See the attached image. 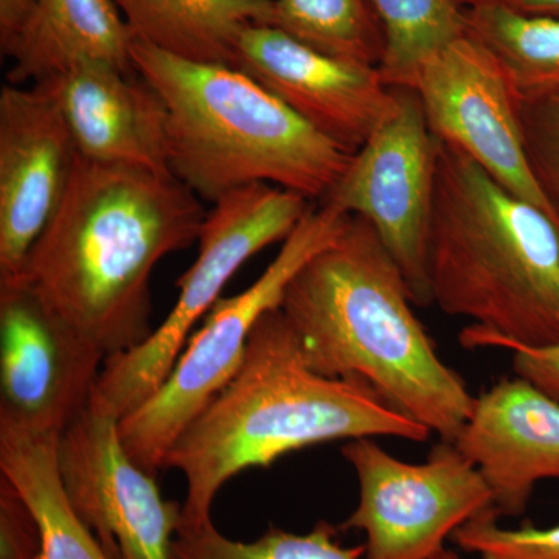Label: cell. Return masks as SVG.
<instances>
[{
  "instance_id": "obj_1",
  "label": "cell",
  "mask_w": 559,
  "mask_h": 559,
  "mask_svg": "<svg viewBox=\"0 0 559 559\" xmlns=\"http://www.w3.org/2000/svg\"><path fill=\"white\" fill-rule=\"evenodd\" d=\"M205 216L200 198L173 175L79 154L60 207L17 280L70 333L109 358L153 334L154 267L198 242Z\"/></svg>"
},
{
  "instance_id": "obj_2",
  "label": "cell",
  "mask_w": 559,
  "mask_h": 559,
  "mask_svg": "<svg viewBox=\"0 0 559 559\" xmlns=\"http://www.w3.org/2000/svg\"><path fill=\"white\" fill-rule=\"evenodd\" d=\"M430 430L389 403L362 378H329L311 369L280 308L250 333L240 369L191 419L165 460L186 477L178 533L212 524L227 481L270 468L289 452L366 437L428 441Z\"/></svg>"
},
{
  "instance_id": "obj_3",
  "label": "cell",
  "mask_w": 559,
  "mask_h": 559,
  "mask_svg": "<svg viewBox=\"0 0 559 559\" xmlns=\"http://www.w3.org/2000/svg\"><path fill=\"white\" fill-rule=\"evenodd\" d=\"M406 280L377 230L352 216L344 235L290 280L280 310L308 366L362 378L404 415L454 443L474 396L437 353Z\"/></svg>"
},
{
  "instance_id": "obj_4",
  "label": "cell",
  "mask_w": 559,
  "mask_h": 559,
  "mask_svg": "<svg viewBox=\"0 0 559 559\" xmlns=\"http://www.w3.org/2000/svg\"><path fill=\"white\" fill-rule=\"evenodd\" d=\"M432 301L520 344H559V230L437 139L428 237Z\"/></svg>"
},
{
  "instance_id": "obj_5",
  "label": "cell",
  "mask_w": 559,
  "mask_h": 559,
  "mask_svg": "<svg viewBox=\"0 0 559 559\" xmlns=\"http://www.w3.org/2000/svg\"><path fill=\"white\" fill-rule=\"evenodd\" d=\"M134 68L168 109L170 170L210 204L252 183L323 201L353 154L323 138L259 81L229 64L135 40Z\"/></svg>"
},
{
  "instance_id": "obj_6",
  "label": "cell",
  "mask_w": 559,
  "mask_h": 559,
  "mask_svg": "<svg viewBox=\"0 0 559 559\" xmlns=\"http://www.w3.org/2000/svg\"><path fill=\"white\" fill-rule=\"evenodd\" d=\"M352 216L334 205H311L263 274L248 289L213 305L159 390L119 419L124 450L140 468L154 476L165 468L183 429L240 369L259 320L280 308L290 280L316 253L340 240Z\"/></svg>"
},
{
  "instance_id": "obj_7",
  "label": "cell",
  "mask_w": 559,
  "mask_h": 559,
  "mask_svg": "<svg viewBox=\"0 0 559 559\" xmlns=\"http://www.w3.org/2000/svg\"><path fill=\"white\" fill-rule=\"evenodd\" d=\"M310 207L307 198L271 183L241 187L213 202L198 238L197 261L178 280L170 314L138 347L105 359L90 403L120 419L153 396L224 286L253 255L285 241Z\"/></svg>"
},
{
  "instance_id": "obj_8",
  "label": "cell",
  "mask_w": 559,
  "mask_h": 559,
  "mask_svg": "<svg viewBox=\"0 0 559 559\" xmlns=\"http://www.w3.org/2000/svg\"><path fill=\"white\" fill-rule=\"evenodd\" d=\"M342 457L358 477L359 502L340 530L366 535L367 559H432L455 530L492 509L487 481L454 443L407 463L366 437Z\"/></svg>"
},
{
  "instance_id": "obj_9",
  "label": "cell",
  "mask_w": 559,
  "mask_h": 559,
  "mask_svg": "<svg viewBox=\"0 0 559 559\" xmlns=\"http://www.w3.org/2000/svg\"><path fill=\"white\" fill-rule=\"evenodd\" d=\"M399 110L353 154L347 170L320 204L371 224L399 264L417 307L432 305L428 237L436 189L437 139L417 91L395 87Z\"/></svg>"
},
{
  "instance_id": "obj_10",
  "label": "cell",
  "mask_w": 559,
  "mask_h": 559,
  "mask_svg": "<svg viewBox=\"0 0 559 559\" xmlns=\"http://www.w3.org/2000/svg\"><path fill=\"white\" fill-rule=\"evenodd\" d=\"M57 459L69 506L109 559H171L182 503L131 459L116 415L87 404L62 430Z\"/></svg>"
},
{
  "instance_id": "obj_11",
  "label": "cell",
  "mask_w": 559,
  "mask_h": 559,
  "mask_svg": "<svg viewBox=\"0 0 559 559\" xmlns=\"http://www.w3.org/2000/svg\"><path fill=\"white\" fill-rule=\"evenodd\" d=\"M414 90L433 138L550 216L530 171L520 100L498 58L479 39L466 32L452 40L423 66Z\"/></svg>"
},
{
  "instance_id": "obj_12",
  "label": "cell",
  "mask_w": 559,
  "mask_h": 559,
  "mask_svg": "<svg viewBox=\"0 0 559 559\" xmlns=\"http://www.w3.org/2000/svg\"><path fill=\"white\" fill-rule=\"evenodd\" d=\"M103 362L24 283H0V425L61 436L90 404Z\"/></svg>"
},
{
  "instance_id": "obj_13",
  "label": "cell",
  "mask_w": 559,
  "mask_h": 559,
  "mask_svg": "<svg viewBox=\"0 0 559 559\" xmlns=\"http://www.w3.org/2000/svg\"><path fill=\"white\" fill-rule=\"evenodd\" d=\"M234 68L349 154L358 153L400 106L380 69L330 57L271 25L242 28Z\"/></svg>"
},
{
  "instance_id": "obj_14",
  "label": "cell",
  "mask_w": 559,
  "mask_h": 559,
  "mask_svg": "<svg viewBox=\"0 0 559 559\" xmlns=\"http://www.w3.org/2000/svg\"><path fill=\"white\" fill-rule=\"evenodd\" d=\"M76 151L46 84L0 92V283L21 277L33 246L60 207Z\"/></svg>"
},
{
  "instance_id": "obj_15",
  "label": "cell",
  "mask_w": 559,
  "mask_h": 559,
  "mask_svg": "<svg viewBox=\"0 0 559 559\" xmlns=\"http://www.w3.org/2000/svg\"><path fill=\"white\" fill-rule=\"evenodd\" d=\"M454 444L487 481L496 516H520L538 481L559 479V403L524 378L502 380L474 400Z\"/></svg>"
},
{
  "instance_id": "obj_16",
  "label": "cell",
  "mask_w": 559,
  "mask_h": 559,
  "mask_svg": "<svg viewBox=\"0 0 559 559\" xmlns=\"http://www.w3.org/2000/svg\"><path fill=\"white\" fill-rule=\"evenodd\" d=\"M40 84L60 105L81 156L171 175L167 105L139 72L86 61Z\"/></svg>"
},
{
  "instance_id": "obj_17",
  "label": "cell",
  "mask_w": 559,
  "mask_h": 559,
  "mask_svg": "<svg viewBox=\"0 0 559 559\" xmlns=\"http://www.w3.org/2000/svg\"><path fill=\"white\" fill-rule=\"evenodd\" d=\"M135 35L114 0H38L31 33L10 69V84L40 83L79 62L138 72Z\"/></svg>"
},
{
  "instance_id": "obj_18",
  "label": "cell",
  "mask_w": 559,
  "mask_h": 559,
  "mask_svg": "<svg viewBox=\"0 0 559 559\" xmlns=\"http://www.w3.org/2000/svg\"><path fill=\"white\" fill-rule=\"evenodd\" d=\"M272 0H114L135 39L193 61L234 66L242 28L266 24Z\"/></svg>"
},
{
  "instance_id": "obj_19",
  "label": "cell",
  "mask_w": 559,
  "mask_h": 559,
  "mask_svg": "<svg viewBox=\"0 0 559 559\" xmlns=\"http://www.w3.org/2000/svg\"><path fill=\"white\" fill-rule=\"evenodd\" d=\"M58 439L60 436L0 425V474L35 513L44 559H109L66 498L58 469Z\"/></svg>"
},
{
  "instance_id": "obj_20",
  "label": "cell",
  "mask_w": 559,
  "mask_h": 559,
  "mask_svg": "<svg viewBox=\"0 0 559 559\" xmlns=\"http://www.w3.org/2000/svg\"><path fill=\"white\" fill-rule=\"evenodd\" d=\"M468 33L500 62L520 102L559 98V20L509 3L466 10Z\"/></svg>"
},
{
  "instance_id": "obj_21",
  "label": "cell",
  "mask_w": 559,
  "mask_h": 559,
  "mask_svg": "<svg viewBox=\"0 0 559 559\" xmlns=\"http://www.w3.org/2000/svg\"><path fill=\"white\" fill-rule=\"evenodd\" d=\"M384 35L381 79L390 87L417 84L423 66L468 32L454 0H367Z\"/></svg>"
},
{
  "instance_id": "obj_22",
  "label": "cell",
  "mask_w": 559,
  "mask_h": 559,
  "mask_svg": "<svg viewBox=\"0 0 559 559\" xmlns=\"http://www.w3.org/2000/svg\"><path fill=\"white\" fill-rule=\"evenodd\" d=\"M264 25L312 49L380 68L385 40L367 0H272Z\"/></svg>"
},
{
  "instance_id": "obj_23",
  "label": "cell",
  "mask_w": 559,
  "mask_h": 559,
  "mask_svg": "<svg viewBox=\"0 0 559 559\" xmlns=\"http://www.w3.org/2000/svg\"><path fill=\"white\" fill-rule=\"evenodd\" d=\"M340 527L316 522L308 533H290L271 525L260 538L242 543L224 536L209 524L182 532L173 540L171 559H360L366 547H344L337 540Z\"/></svg>"
},
{
  "instance_id": "obj_24",
  "label": "cell",
  "mask_w": 559,
  "mask_h": 559,
  "mask_svg": "<svg viewBox=\"0 0 559 559\" xmlns=\"http://www.w3.org/2000/svg\"><path fill=\"white\" fill-rule=\"evenodd\" d=\"M451 540L480 559H559V524L549 528L500 527L492 509L455 530Z\"/></svg>"
},
{
  "instance_id": "obj_25",
  "label": "cell",
  "mask_w": 559,
  "mask_h": 559,
  "mask_svg": "<svg viewBox=\"0 0 559 559\" xmlns=\"http://www.w3.org/2000/svg\"><path fill=\"white\" fill-rule=\"evenodd\" d=\"M520 117L530 171L559 230V98L520 102Z\"/></svg>"
},
{
  "instance_id": "obj_26",
  "label": "cell",
  "mask_w": 559,
  "mask_h": 559,
  "mask_svg": "<svg viewBox=\"0 0 559 559\" xmlns=\"http://www.w3.org/2000/svg\"><path fill=\"white\" fill-rule=\"evenodd\" d=\"M460 342L466 348L509 349L513 353V369L518 377L532 382L559 403V344L543 347L520 344L481 329L480 325L466 326L460 333Z\"/></svg>"
},
{
  "instance_id": "obj_27",
  "label": "cell",
  "mask_w": 559,
  "mask_h": 559,
  "mask_svg": "<svg viewBox=\"0 0 559 559\" xmlns=\"http://www.w3.org/2000/svg\"><path fill=\"white\" fill-rule=\"evenodd\" d=\"M0 559H44L38 520L21 492L0 474Z\"/></svg>"
},
{
  "instance_id": "obj_28",
  "label": "cell",
  "mask_w": 559,
  "mask_h": 559,
  "mask_svg": "<svg viewBox=\"0 0 559 559\" xmlns=\"http://www.w3.org/2000/svg\"><path fill=\"white\" fill-rule=\"evenodd\" d=\"M38 13V0H0V51L17 57Z\"/></svg>"
},
{
  "instance_id": "obj_29",
  "label": "cell",
  "mask_w": 559,
  "mask_h": 559,
  "mask_svg": "<svg viewBox=\"0 0 559 559\" xmlns=\"http://www.w3.org/2000/svg\"><path fill=\"white\" fill-rule=\"evenodd\" d=\"M509 5L522 13L558 17L559 20V0H510Z\"/></svg>"
},
{
  "instance_id": "obj_30",
  "label": "cell",
  "mask_w": 559,
  "mask_h": 559,
  "mask_svg": "<svg viewBox=\"0 0 559 559\" xmlns=\"http://www.w3.org/2000/svg\"><path fill=\"white\" fill-rule=\"evenodd\" d=\"M463 10L476 9V7L492 5V3H509L510 0H454Z\"/></svg>"
},
{
  "instance_id": "obj_31",
  "label": "cell",
  "mask_w": 559,
  "mask_h": 559,
  "mask_svg": "<svg viewBox=\"0 0 559 559\" xmlns=\"http://www.w3.org/2000/svg\"><path fill=\"white\" fill-rule=\"evenodd\" d=\"M432 559H463V558L460 557L459 554H455L454 550L443 549L440 551L439 555H436V557H433Z\"/></svg>"
}]
</instances>
